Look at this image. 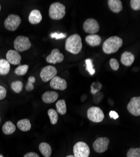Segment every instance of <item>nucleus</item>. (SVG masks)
<instances>
[{
  "mask_svg": "<svg viewBox=\"0 0 140 157\" xmlns=\"http://www.w3.org/2000/svg\"><path fill=\"white\" fill-rule=\"evenodd\" d=\"M82 48V39L79 35L74 34L66 40V50L70 53L76 55L78 54Z\"/></svg>",
  "mask_w": 140,
  "mask_h": 157,
  "instance_id": "f257e3e1",
  "label": "nucleus"
},
{
  "mask_svg": "<svg viewBox=\"0 0 140 157\" xmlns=\"http://www.w3.org/2000/svg\"><path fill=\"white\" fill-rule=\"evenodd\" d=\"M123 41L122 39L117 36H111L104 42L103 45V52L106 54H111L118 52L122 47Z\"/></svg>",
  "mask_w": 140,
  "mask_h": 157,
  "instance_id": "f03ea898",
  "label": "nucleus"
},
{
  "mask_svg": "<svg viewBox=\"0 0 140 157\" xmlns=\"http://www.w3.org/2000/svg\"><path fill=\"white\" fill-rule=\"evenodd\" d=\"M66 14V6L63 4L56 2L50 6L49 17L51 19L59 20L64 17Z\"/></svg>",
  "mask_w": 140,
  "mask_h": 157,
  "instance_id": "7ed1b4c3",
  "label": "nucleus"
},
{
  "mask_svg": "<svg viewBox=\"0 0 140 157\" xmlns=\"http://www.w3.org/2000/svg\"><path fill=\"white\" fill-rule=\"evenodd\" d=\"M32 44L27 36L22 35L18 36L14 41V48L17 52H24L31 48Z\"/></svg>",
  "mask_w": 140,
  "mask_h": 157,
  "instance_id": "20e7f679",
  "label": "nucleus"
},
{
  "mask_svg": "<svg viewBox=\"0 0 140 157\" xmlns=\"http://www.w3.org/2000/svg\"><path fill=\"white\" fill-rule=\"evenodd\" d=\"M21 22V19L18 15L11 14L5 20V27L8 30L13 32L18 29Z\"/></svg>",
  "mask_w": 140,
  "mask_h": 157,
  "instance_id": "39448f33",
  "label": "nucleus"
},
{
  "mask_svg": "<svg viewBox=\"0 0 140 157\" xmlns=\"http://www.w3.org/2000/svg\"><path fill=\"white\" fill-rule=\"evenodd\" d=\"M75 157H89L90 155V148L83 141L76 143L73 148Z\"/></svg>",
  "mask_w": 140,
  "mask_h": 157,
  "instance_id": "423d86ee",
  "label": "nucleus"
},
{
  "mask_svg": "<svg viewBox=\"0 0 140 157\" xmlns=\"http://www.w3.org/2000/svg\"><path fill=\"white\" fill-rule=\"evenodd\" d=\"M87 117L90 121L94 123H100L104 118L103 111L99 107H91L87 110Z\"/></svg>",
  "mask_w": 140,
  "mask_h": 157,
  "instance_id": "0eeeda50",
  "label": "nucleus"
},
{
  "mask_svg": "<svg viewBox=\"0 0 140 157\" xmlns=\"http://www.w3.org/2000/svg\"><path fill=\"white\" fill-rule=\"evenodd\" d=\"M83 29L85 32L90 35H94L99 31L100 27L96 20L88 18L84 23Z\"/></svg>",
  "mask_w": 140,
  "mask_h": 157,
  "instance_id": "6e6552de",
  "label": "nucleus"
},
{
  "mask_svg": "<svg viewBox=\"0 0 140 157\" xmlns=\"http://www.w3.org/2000/svg\"><path fill=\"white\" fill-rule=\"evenodd\" d=\"M57 74V71L55 67L52 66V65H47L42 69L40 76L44 82H47L55 77Z\"/></svg>",
  "mask_w": 140,
  "mask_h": 157,
  "instance_id": "1a4fd4ad",
  "label": "nucleus"
},
{
  "mask_svg": "<svg viewBox=\"0 0 140 157\" xmlns=\"http://www.w3.org/2000/svg\"><path fill=\"white\" fill-rule=\"evenodd\" d=\"M109 144V138L106 137H100L95 140L93 143V148L96 153H104L108 150Z\"/></svg>",
  "mask_w": 140,
  "mask_h": 157,
  "instance_id": "9d476101",
  "label": "nucleus"
},
{
  "mask_svg": "<svg viewBox=\"0 0 140 157\" xmlns=\"http://www.w3.org/2000/svg\"><path fill=\"white\" fill-rule=\"evenodd\" d=\"M127 109L132 115L139 116L140 115V98L134 97L131 98L127 106Z\"/></svg>",
  "mask_w": 140,
  "mask_h": 157,
  "instance_id": "9b49d317",
  "label": "nucleus"
},
{
  "mask_svg": "<svg viewBox=\"0 0 140 157\" xmlns=\"http://www.w3.org/2000/svg\"><path fill=\"white\" fill-rule=\"evenodd\" d=\"M64 59V56L60 53L59 49L54 48L51 52V54L46 58V61L48 63L55 64L57 63L62 62Z\"/></svg>",
  "mask_w": 140,
  "mask_h": 157,
  "instance_id": "f8f14e48",
  "label": "nucleus"
},
{
  "mask_svg": "<svg viewBox=\"0 0 140 157\" xmlns=\"http://www.w3.org/2000/svg\"><path fill=\"white\" fill-rule=\"evenodd\" d=\"M50 86L54 89L64 90L67 87V83L63 78L59 76H55L50 81Z\"/></svg>",
  "mask_w": 140,
  "mask_h": 157,
  "instance_id": "ddd939ff",
  "label": "nucleus"
},
{
  "mask_svg": "<svg viewBox=\"0 0 140 157\" xmlns=\"http://www.w3.org/2000/svg\"><path fill=\"white\" fill-rule=\"evenodd\" d=\"M6 60L11 64L18 65L21 60V57L19 52L15 50H9L8 51L6 55Z\"/></svg>",
  "mask_w": 140,
  "mask_h": 157,
  "instance_id": "4468645a",
  "label": "nucleus"
},
{
  "mask_svg": "<svg viewBox=\"0 0 140 157\" xmlns=\"http://www.w3.org/2000/svg\"><path fill=\"white\" fill-rule=\"evenodd\" d=\"M59 97V94L55 91H47L42 96V101L47 104H50L55 102Z\"/></svg>",
  "mask_w": 140,
  "mask_h": 157,
  "instance_id": "2eb2a0df",
  "label": "nucleus"
},
{
  "mask_svg": "<svg viewBox=\"0 0 140 157\" xmlns=\"http://www.w3.org/2000/svg\"><path fill=\"white\" fill-rule=\"evenodd\" d=\"M29 22L32 25L39 24L42 20V16L41 12L39 10H32L28 17Z\"/></svg>",
  "mask_w": 140,
  "mask_h": 157,
  "instance_id": "dca6fc26",
  "label": "nucleus"
},
{
  "mask_svg": "<svg viewBox=\"0 0 140 157\" xmlns=\"http://www.w3.org/2000/svg\"><path fill=\"white\" fill-rule=\"evenodd\" d=\"M134 61V56L130 52H125L121 55V62L127 67H130Z\"/></svg>",
  "mask_w": 140,
  "mask_h": 157,
  "instance_id": "f3484780",
  "label": "nucleus"
},
{
  "mask_svg": "<svg viewBox=\"0 0 140 157\" xmlns=\"http://www.w3.org/2000/svg\"><path fill=\"white\" fill-rule=\"evenodd\" d=\"M108 4L109 9L116 13H119L123 10V4L120 0H108Z\"/></svg>",
  "mask_w": 140,
  "mask_h": 157,
  "instance_id": "a211bd4d",
  "label": "nucleus"
},
{
  "mask_svg": "<svg viewBox=\"0 0 140 157\" xmlns=\"http://www.w3.org/2000/svg\"><path fill=\"white\" fill-rule=\"evenodd\" d=\"M101 37L97 34L89 35L85 37V42L91 47L99 46L101 43Z\"/></svg>",
  "mask_w": 140,
  "mask_h": 157,
  "instance_id": "6ab92c4d",
  "label": "nucleus"
},
{
  "mask_svg": "<svg viewBox=\"0 0 140 157\" xmlns=\"http://www.w3.org/2000/svg\"><path fill=\"white\" fill-rule=\"evenodd\" d=\"M2 131L4 134L7 135L13 134L16 131V126L11 121H6L2 127Z\"/></svg>",
  "mask_w": 140,
  "mask_h": 157,
  "instance_id": "aec40b11",
  "label": "nucleus"
},
{
  "mask_svg": "<svg viewBox=\"0 0 140 157\" xmlns=\"http://www.w3.org/2000/svg\"><path fill=\"white\" fill-rule=\"evenodd\" d=\"M39 150L45 157H50L52 155V148L49 144L42 142L39 145Z\"/></svg>",
  "mask_w": 140,
  "mask_h": 157,
  "instance_id": "412c9836",
  "label": "nucleus"
},
{
  "mask_svg": "<svg viewBox=\"0 0 140 157\" xmlns=\"http://www.w3.org/2000/svg\"><path fill=\"white\" fill-rule=\"evenodd\" d=\"M17 127L22 132H28L32 128V124L28 119H23L18 121Z\"/></svg>",
  "mask_w": 140,
  "mask_h": 157,
  "instance_id": "4be33fe9",
  "label": "nucleus"
},
{
  "mask_svg": "<svg viewBox=\"0 0 140 157\" xmlns=\"http://www.w3.org/2000/svg\"><path fill=\"white\" fill-rule=\"evenodd\" d=\"M10 70V63L6 60V59H0V75H6Z\"/></svg>",
  "mask_w": 140,
  "mask_h": 157,
  "instance_id": "5701e85b",
  "label": "nucleus"
},
{
  "mask_svg": "<svg viewBox=\"0 0 140 157\" xmlns=\"http://www.w3.org/2000/svg\"><path fill=\"white\" fill-rule=\"evenodd\" d=\"M56 108L57 113H59L61 115L66 114L67 113V107L65 100H59L56 103Z\"/></svg>",
  "mask_w": 140,
  "mask_h": 157,
  "instance_id": "b1692460",
  "label": "nucleus"
},
{
  "mask_svg": "<svg viewBox=\"0 0 140 157\" xmlns=\"http://www.w3.org/2000/svg\"><path fill=\"white\" fill-rule=\"evenodd\" d=\"M48 115L50 118L51 124L53 125L56 124L59 119V116H58L57 112L54 109H50L48 111Z\"/></svg>",
  "mask_w": 140,
  "mask_h": 157,
  "instance_id": "393cba45",
  "label": "nucleus"
},
{
  "mask_svg": "<svg viewBox=\"0 0 140 157\" xmlns=\"http://www.w3.org/2000/svg\"><path fill=\"white\" fill-rule=\"evenodd\" d=\"M23 82L20 81H13L11 84V88L15 93H21L23 90Z\"/></svg>",
  "mask_w": 140,
  "mask_h": 157,
  "instance_id": "a878e982",
  "label": "nucleus"
},
{
  "mask_svg": "<svg viewBox=\"0 0 140 157\" xmlns=\"http://www.w3.org/2000/svg\"><path fill=\"white\" fill-rule=\"evenodd\" d=\"M28 65H21L18 66L15 70V73L18 75H23L26 74L28 70Z\"/></svg>",
  "mask_w": 140,
  "mask_h": 157,
  "instance_id": "bb28decb",
  "label": "nucleus"
},
{
  "mask_svg": "<svg viewBox=\"0 0 140 157\" xmlns=\"http://www.w3.org/2000/svg\"><path fill=\"white\" fill-rule=\"evenodd\" d=\"M127 157H140V148H131L127 153Z\"/></svg>",
  "mask_w": 140,
  "mask_h": 157,
  "instance_id": "cd10ccee",
  "label": "nucleus"
},
{
  "mask_svg": "<svg viewBox=\"0 0 140 157\" xmlns=\"http://www.w3.org/2000/svg\"><path fill=\"white\" fill-rule=\"evenodd\" d=\"M36 79H35V77L33 76H30L28 77V82L26 85V90L27 91H32L34 89V85L33 84L35 82Z\"/></svg>",
  "mask_w": 140,
  "mask_h": 157,
  "instance_id": "c85d7f7f",
  "label": "nucleus"
},
{
  "mask_svg": "<svg viewBox=\"0 0 140 157\" xmlns=\"http://www.w3.org/2000/svg\"><path fill=\"white\" fill-rule=\"evenodd\" d=\"M85 64H86V69L89 72V74L93 75L95 73V70L94 69L93 64L92 60L91 59H87L85 60Z\"/></svg>",
  "mask_w": 140,
  "mask_h": 157,
  "instance_id": "c756f323",
  "label": "nucleus"
},
{
  "mask_svg": "<svg viewBox=\"0 0 140 157\" xmlns=\"http://www.w3.org/2000/svg\"><path fill=\"white\" fill-rule=\"evenodd\" d=\"M109 64H110V66H111V69L113 71H116L119 68V63L116 59H114V58L111 59L109 60Z\"/></svg>",
  "mask_w": 140,
  "mask_h": 157,
  "instance_id": "7c9ffc66",
  "label": "nucleus"
},
{
  "mask_svg": "<svg viewBox=\"0 0 140 157\" xmlns=\"http://www.w3.org/2000/svg\"><path fill=\"white\" fill-rule=\"evenodd\" d=\"M130 5L131 8L135 11H138L140 10L139 0H131L130 2Z\"/></svg>",
  "mask_w": 140,
  "mask_h": 157,
  "instance_id": "2f4dec72",
  "label": "nucleus"
},
{
  "mask_svg": "<svg viewBox=\"0 0 140 157\" xmlns=\"http://www.w3.org/2000/svg\"><path fill=\"white\" fill-rule=\"evenodd\" d=\"M6 89L2 86H0V101L4 99L6 96Z\"/></svg>",
  "mask_w": 140,
  "mask_h": 157,
  "instance_id": "473e14b6",
  "label": "nucleus"
},
{
  "mask_svg": "<svg viewBox=\"0 0 140 157\" xmlns=\"http://www.w3.org/2000/svg\"><path fill=\"white\" fill-rule=\"evenodd\" d=\"M52 38H55L56 39H59V38H65L66 36V35L64 34V33H60V34H58V33H53L52 34Z\"/></svg>",
  "mask_w": 140,
  "mask_h": 157,
  "instance_id": "72a5a7b5",
  "label": "nucleus"
},
{
  "mask_svg": "<svg viewBox=\"0 0 140 157\" xmlns=\"http://www.w3.org/2000/svg\"><path fill=\"white\" fill-rule=\"evenodd\" d=\"M109 116H110L111 117H112V118H113L114 120H116L119 117V115L118 114V113L115 111H110Z\"/></svg>",
  "mask_w": 140,
  "mask_h": 157,
  "instance_id": "f704fd0d",
  "label": "nucleus"
},
{
  "mask_svg": "<svg viewBox=\"0 0 140 157\" xmlns=\"http://www.w3.org/2000/svg\"><path fill=\"white\" fill-rule=\"evenodd\" d=\"M24 157H40V156L36 153L34 152H29L25 154Z\"/></svg>",
  "mask_w": 140,
  "mask_h": 157,
  "instance_id": "c9c22d12",
  "label": "nucleus"
},
{
  "mask_svg": "<svg viewBox=\"0 0 140 157\" xmlns=\"http://www.w3.org/2000/svg\"><path fill=\"white\" fill-rule=\"evenodd\" d=\"M66 157H75L74 155H68L67 156H66Z\"/></svg>",
  "mask_w": 140,
  "mask_h": 157,
  "instance_id": "e433bc0d",
  "label": "nucleus"
},
{
  "mask_svg": "<svg viewBox=\"0 0 140 157\" xmlns=\"http://www.w3.org/2000/svg\"><path fill=\"white\" fill-rule=\"evenodd\" d=\"M1 10H2V6L0 5V11H1Z\"/></svg>",
  "mask_w": 140,
  "mask_h": 157,
  "instance_id": "4c0bfd02",
  "label": "nucleus"
},
{
  "mask_svg": "<svg viewBox=\"0 0 140 157\" xmlns=\"http://www.w3.org/2000/svg\"><path fill=\"white\" fill-rule=\"evenodd\" d=\"M0 157H3L2 155H1V156H0Z\"/></svg>",
  "mask_w": 140,
  "mask_h": 157,
  "instance_id": "58836bf2",
  "label": "nucleus"
},
{
  "mask_svg": "<svg viewBox=\"0 0 140 157\" xmlns=\"http://www.w3.org/2000/svg\"><path fill=\"white\" fill-rule=\"evenodd\" d=\"M0 122H1V117H0Z\"/></svg>",
  "mask_w": 140,
  "mask_h": 157,
  "instance_id": "ea45409f",
  "label": "nucleus"
}]
</instances>
